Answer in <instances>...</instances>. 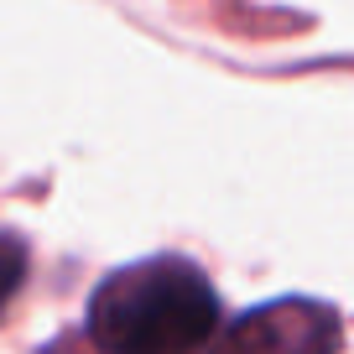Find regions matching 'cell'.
<instances>
[{"instance_id": "3957f363", "label": "cell", "mask_w": 354, "mask_h": 354, "mask_svg": "<svg viewBox=\"0 0 354 354\" xmlns=\"http://www.w3.org/2000/svg\"><path fill=\"white\" fill-rule=\"evenodd\" d=\"M21 277H26V245L11 240V234H0V308L16 297Z\"/></svg>"}, {"instance_id": "7a4b0ae2", "label": "cell", "mask_w": 354, "mask_h": 354, "mask_svg": "<svg viewBox=\"0 0 354 354\" xmlns=\"http://www.w3.org/2000/svg\"><path fill=\"white\" fill-rule=\"evenodd\" d=\"M344 318L318 297H277L240 313L219 354H339Z\"/></svg>"}, {"instance_id": "6da1fadb", "label": "cell", "mask_w": 354, "mask_h": 354, "mask_svg": "<svg viewBox=\"0 0 354 354\" xmlns=\"http://www.w3.org/2000/svg\"><path fill=\"white\" fill-rule=\"evenodd\" d=\"M219 328V292L193 261L120 266L88 297V339L104 354H193Z\"/></svg>"}]
</instances>
